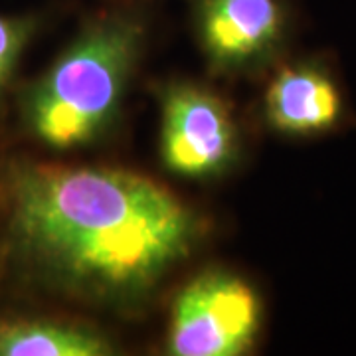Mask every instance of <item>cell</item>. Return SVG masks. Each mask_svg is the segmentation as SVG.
I'll return each instance as SVG.
<instances>
[{
    "instance_id": "obj_1",
    "label": "cell",
    "mask_w": 356,
    "mask_h": 356,
    "mask_svg": "<svg viewBox=\"0 0 356 356\" xmlns=\"http://www.w3.org/2000/svg\"><path fill=\"white\" fill-rule=\"evenodd\" d=\"M13 238L56 287L133 301L191 254L200 220L175 194L121 168L28 165L13 177Z\"/></svg>"
},
{
    "instance_id": "obj_2",
    "label": "cell",
    "mask_w": 356,
    "mask_h": 356,
    "mask_svg": "<svg viewBox=\"0 0 356 356\" xmlns=\"http://www.w3.org/2000/svg\"><path fill=\"white\" fill-rule=\"evenodd\" d=\"M143 42L135 18L113 14L89 24L28 99V121L51 149H76L111 125Z\"/></svg>"
},
{
    "instance_id": "obj_3",
    "label": "cell",
    "mask_w": 356,
    "mask_h": 356,
    "mask_svg": "<svg viewBox=\"0 0 356 356\" xmlns=\"http://www.w3.org/2000/svg\"><path fill=\"white\" fill-rule=\"evenodd\" d=\"M261 327V299L240 277L210 271L178 293L170 313L168 355L238 356Z\"/></svg>"
},
{
    "instance_id": "obj_4",
    "label": "cell",
    "mask_w": 356,
    "mask_h": 356,
    "mask_svg": "<svg viewBox=\"0 0 356 356\" xmlns=\"http://www.w3.org/2000/svg\"><path fill=\"white\" fill-rule=\"evenodd\" d=\"M236 149V125L222 99L192 86L165 91L161 154L168 170L180 177H212L234 161Z\"/></svg>"
},
{
    "instance_id": "obj_5",
    "label": "cell",
    "mask_w": 356,
    "mask_h": 356,
    "mask_svg": "<svg viewBox=\"0 0 356 356\" xmlns=\"http://www.w3.org/2000/svg\"><path fill=\"white\" fill-rule=\"evenodd\" d=\"M196 13L206 56L228 72L267 62L289 32L283 0H198Z\"/></svg>"
},
{
    "instance_id": "obj_6",
    "label": "cell",
    "mask_w": 356,
    "mask_h": 356,
    "mask_svg": "<svg viewBox=\"0 0 356 356\" xmlns=\"http://www.w3.org/2000/svg\"><path fill=\"white\" fill-rule=\"evenodd\" d=\"M269 127L293 139H315L341 129L348 117L344 89L329 62L305 58L280 67L266 91Z\"/></svg>"
},
{
    "instance_id": "obj_7",
    "label": "cell",
    "mask_w": 356,
    "mask_h": 356,
    "mask_svg": "<svg viewBox=\"0 0 356 356\" xmlns=\"http://www.w3.org/2000/svg\"><path fill=\"white\" fill-rule=\"evenodd\" d=\"M111 343L97 331L51 321H0V356H103Z\"/></svg>"
},
{
    "instance_id": "obj_8",
    "label": "cell",
    "mask_w": 356,
    "mask_h": 356,
    "mask_svg": "<svg viewBox=\"0 0 356 356\" xmlns=\"http://www.w3.org/2000/svg\"><path fill=\"white\" fill-rule=\"evenodd\" d=\"M34 32V24L28 18L0 16V88L13 74L20 51Z\"/></svg>"
}]
</instances>
